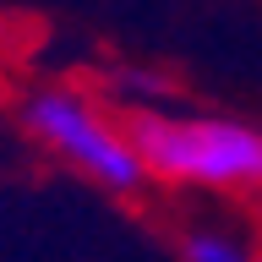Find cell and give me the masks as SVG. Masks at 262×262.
<instances>
[{
	"label": "cell",
	"mask_w": 262,
	"mask_h": 262,
	"mask_svg": "<svg viewBox=\"0 0 262 262\" xmlns=\"http://www.w3.org/2000/svg\"><path fill=\"white\" fill-rule=\"evenodd\" d=\"M131 137L147 180L202 196H262V126L213 110H137Z\"/></svg>",
	"instance_id": "1"
},
{
	"label": "cell",
	"mask_w": 262,
	"mask_h": 262,
	"mask_svg": "<svg viewBox=\"0 0 262 262\" xmlns=\"http://www.w3.org/2000/svg\"><path fill=\"white\" fill-rule=\"evenodd\" d=\"M22 131L55 164H66L71 175H82L88 186L110 196H131L147 180L131 120H120L93 88H77V82L28 88L22 93Z\"/></svg>",
	"instance_id": "2"
},
{
	"label": "cell",
	"mask_w": 262,
	"mask_h": 262,
	"mask_svg": "<svg viewBox=\"0 0 262 262\" xmlns=\"http://www.w3.org/2000/svg\"><path fill=\"white\" fill-rule=\"evenodd\" d=\"M180 262H262L257 246H246L235 229L224 224H196L186 241H180Z\"/></svg>",
	"instance_id": "3"
}]
</instances>
